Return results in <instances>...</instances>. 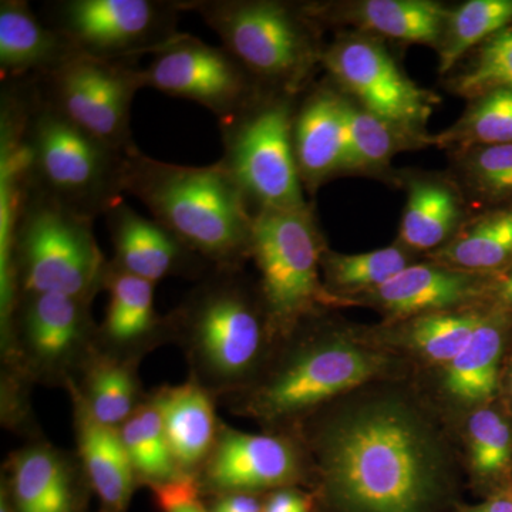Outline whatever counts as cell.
I'll use <instances>...</instances> for the list:
<instances>
[{"label":"cell","mask_w":512,"mask_h":512,"mask_svg":"<svg viewBox=\"0 0 512 512\" xmlns=\"http://www.w3.org/2000/svg\"><path fill=\"white\" fill-rule=\"evenodd\" d=\"M483 316L480 312L421 316L410 330V339L424 355L448 365L466 348Z\"/></svg>","instance_id":"obj_35"},{"label":"cell","mask_w":512,"mask_h":512,"mask_svg":"<svg viewBox=\"0 0 512 512\" xmlns=\"http://www.w3.org/2000/svg\"><path fill=\"white\" fill-rule=\"evenodd\" d=\"M90 302L62 293L20 295L13 319L19 318L22 339L30 355L47 366L72 356L92 332Z\"/></svg>","instance_id":"obj_17"},{"label":"cell","mask_w":512,"mask_h":512,"mask_svg":"<svg viewBox=\"0 0 512 512\" xmlns=\"http://www.w3.org/2000/svg\"><path fill=\"white\" fill-rule=\"evenodd\" d=\"M456 87L470 99L488 90H512V26L480 46L476 60L458 77Z\"/></svg>","instance_id":"obj_37"},{"label":"cell","mask_w":512,"mask_h":512,"mask_svg":"<svg viewBox=\"0 0 512 512\" xmlns=\"http://www.w3.org/2000/svg\"><path fill=\"white\" fill-rule=\"evenodd\" d=\"M292 94L265 90L220 123L218 161L238 185L252 217L264 210L308 207L293 146Z\"/></svg>","instance_id":"obj_6"},{"label":"cell","mask_w":512,"mask_h":512,"mask_svg":"<svg viewBox=\"0 0 512 512\" xmlns=\"http://www.w3.org/2000/svg\"><path fill=\"white\" fill-rule=\"evenodd\" d=\"M409 266V258L396 247L377 249L365 254H330L325 268L330 284L346 291L379 289Z\"/></svg>","instance_id":"obj_33"},{"label":"cell","mask_w":512,"mask_h":512,"mask_svg":"<svg viewBox=\"0 0 512 512\" xmlns=\"http://www.w3.org/2000/svg\"><path fill=\"white\" fill-rule=\"evenodd\" d=\"M467 187L488 210L512 207V143L466 151Z\"/></svg>","instance_id":"obj_34"},{"label":"cell","mask_w":512,"mask_h":512,"mask_svg":"<svg viewBox=\"0 0 512 512\" xmlns=\"http://www.w3.org/2000/svg\"><path fill=\"white\" fill-rule=\"evenodd\" d=\"M510 311L498 306L484 313L473 338L447 365L448 392L464 402H485L497 392L498 369Z\"/></svg>","instance_id":"obj_23"},{"label":"cell","mask_w":512,"mask_h":512,"mask_svg":"<svg viewBox=\"0 0 512 512\" xmlns=\"http://www.w3.org/2000/svg\"><path fill=\"white\" fill-rule=\"evenodd\" d=\"M15 511V507H13L12 498H10V494L6 493L5 490L2 491V500H0V512H13Z\"/></svg>","instance_id":"obj_43"},{"label":"cell","mask_w":512,"mask_h":512,"mask_svg":"<svg viewBox=\"0 0 512 512\" xmlns=\"http://www.w3.org/2000/svg\"><path fill=\"white\" fill-rule=\"evenodd\" d=\"M262 512H309V504L301 494L279 491L269 498Z\"/></svg>","instance_id":"obj_38"},{"label":"cell","mask_w":512,"mask_h":512,"mask_svg":"<svg viewBox=\"0 0 512 512\" xmlns=\"http://www.w3.org/2000/svg\"><path fill=\"white\" fill-rule=\"evenodd\" d=\"M10 498L16 512H74L70 468L52 448L20 451L10 463Z\"/></svg>","instance_id":"obj_22"},{"label":"cell","mask_w":512,"mask_h":512,"mask_svg":"<svg viewBox=\"0 0 512 512\" xmlns=\"http://www.w3.org/2000/svg\"><path fill=\"white\" fill-rule=\"evenodd\" d=\"M183 13L181 0H53L40 18L84 56L137 63L184 35Z\"/></svg>","instance_id":"obj_8"},{"label":"cell","mask_w":512,"mask_h":512,"mask_svg":"<svg viewBox=\"0 0 512 512\" xmlns=\"http://www.w3.org/2000/svg\"><path fill=\"white\" fill-rule=\"evenodd\" d=\"M471 464L480 476L503 473L512 456V431L504 417L481 409L468 421Z\"/></svg>","instance_id":"obj_36"},{"label":"cell","mask_w":512,"mask_h":512,"mask_svg":"<svg viewBox=\"0 0 512 512\" xmlns=\"http://www.w3.org/2000/svg\"><path fill=\"white\" fill-rule=\"evenodd\" d=\"M448 13L439 3L427 0H367L357 8L356 18L379 35L440 46Z\"/></svg>","instance_id":"obj_27"},{"label":"cell","mask_w":512,"mask_h":512,"mask_svg":"<svg viewBox=\"0 0 512 512\" xmlns=\"http://www.w3.org/2000/svg\"><path fill=\"white\" fill-rule=\"evenodd\" d=\"M345 160L343 170H372L387 164L399 144V131L375 114L343 100Z\"/></svg>","instance_id":"obj_32"},{"label":"cell","mask_w":512,"mask_h":512,"mask_svg":"<svg viewBox=\"0 0 512 512\" xmlns=\"http://www.w3.org/2000/svg\"><path fill=\"white\" fill-rule=\"evenodd\" d=\"M473 104L456 126L440 141L466 150L512 143V90L493 89L474 97Z\"/></svg>","instance_id":"obj_31"},{"label":"cell","mask_w":512,"mask_h":512,"mask_svg":"<svg viewBox=\"0 0 512 512\" xmlns=\"http://www.w3.org/2000/svg\"><path fill=\"white\" fill-rule=\"evenodd\" d=\"M164 512H207L204 507L200 504V501H188V503L178 504L170 510Z\"/></svg>","instance_id":"obj_42"},{"label":"cell","mask_w":512,"mask_h":512,"mask_svg":"<svg viewBox=\"0 0 512 512\" xmlns=\"http://www.w3.org/2000/svg\"><path fill=\"white\" fill-rule=\"evenodd\" d=\"M296 466L295 453L284 440L221 426L204 463V478L222 494H248L288 483Z\"/></svg>","instance_id":"obj_15"},{"label":"cell","mask_w":512,"mask_h":512,"mask_svg":"<svg viewBox=\"0 0 512 512\" xmlns=\"http://www.w3.org/2000/svg\"><path fill=\"white\" fill-rule=\"evenodd\" d=\"M119 430L137 477L157 485L184 476L171 453L156 403L138 407Z\"/></svg>","instance_id":"obj_29"},{"label":"cell","mask_w":512,"mask_h":512,"mask_svg":"<svg viewBox=\"0 0 512 512\" xmlns=\"http://www.w3.org/2000/svg\"><path fill=\"white\" fill-rule=\"evenodd\" d=\"M488 291L493 293L495 302L500 308L512 311V268L498 275L493 284L488 286Z\"/></svg>","instance_id":"obj_40"},{"label":"cell","mask_w":512,"mask_h":512,"mask_svg":"<svg viewBox=\"0 0 512 512\" xmlns=\"http://www.w3.org/2000/svg\"><path fill=\"white\" fill-rule=\"evenodd\" d=\"M72 394L77 444L87 477L104 512L126 511L137 476L120 430L94 419L76 387H72Z\"/></svg>","instance_id":"obj_19"},{"label":"cell","mask_w":512,"mask_h":512,"mask_svg":"<svg viewBox=\"0 0 512 512\" xmlns=\"http://www.w3.org/2000/svg\"><path fill=\"white\" fill-rule=\"evenodd\" d=\"M212 512H262V508L251 495L229 494L215 505Z\"/></svg>","instance_id":"obj_39"},{"label":"cell","mask_w":512,"mask_h":512,"mask_svg":"<svg viewBox=\"0 0 512 512\" xmlns=\"http://www.w3.org/2000/svg\"><path fill=\"white\" fill-rule=\"evenodd\" d=\"M343 100L330 89H318L308 94L296 109L293 146L303 187L309 190H315L330 175L343 170Z\"/></svg>","instance_id":"obj_18"},{"label":"cell","mask_w":512,"mask_h":512,"mask_svg":"<svg viewBox=\"0 0 512 512\" xmlns=\"http://www.w3.org/2000/svg\"><path fill=\"white\" fill-rule=\"evenodd\" d=\"M124 192L212 268L237 269L251 256L252 215L220 163L190 167L127 154Z\"/></svg>","instance_id":"obj_3"},{"label":"cell","mask_w":512,"mask_h":512,"mask_svg":"<svg viewBox=\"0 0 512 512\" xmlns=\"http://www.w3.org/2000/svg\"><path fill=\"white\" fill-rule=\"evenodd\" d=\"M512 26V0H470L448 13L439 72L447 73L468 50Z\"/></svg>","instance_id":"obj_28"},{"label":"cell","mask_w":512,"mask_h":512,"mask_svg":"<svg viewBox=\"0 0 512 512\" xmlns=\"http://www.w3.org/2000/svg\"><path fill=\"white\" fill-rule=\"evenodd\" d=\"M488 291L480 275L431 265H412L403 269L375 295L394 315L444 311L478 298Z\"/></svg>","instance_id":"obj_21"},{"label":"cell","mask_w":512,"mask_h":512,"mask_svg":"<svg viewBox=\"0 0 512 512\" xmlns=\"http://www.w3.org/2000/svg\"><path fill=\"white\" fill-rule=\"evenodd\" d=\"M382 357L342 340L302 350L256 394L252 407L266 419L302 412L365 383L382 367Z\"/></svg>","instance_id":"obj_13"},{"label":"cell","mask_w":512,"mask_h":512,"mask_svg":"<svg viewBox=\"0 0 512 512\" xmlns=\"http://www.w3.org/2000/svg\"><path fill=\"white\" fill-rule=\"evenodd\" d=\"M72 43L50 28L26 0L0 2L2 83L33 82L76 55Z\"/></svg>","instance_id":"obj_16"},{"label":"cell","mask_w":512,"mask_h":512,"mask_svg":"<svg viewBox=\"0 0 512 512\" xmlns=\"http://www.w3.org/2000/svg\"><path fill=\"white\" fill-rule=\"evenodd\" d=\"M320 463L349 512H423L440 490L441 461L423 421L399 403H375L326 430Z\"/></svg>","instance_id":"obj_1"},{"label":"cell","mask_w":512,"mask_h":512,"mask_svg":"<svg viewBox=\"0 0 512 512\" xmlns=\"http://www.w3.org/2000/svg\"><path fill=\"white\" fill-rule=\"evenodd\" d=\"M181 6L200 15L265 90L293 96L320 60L308 9L272 0H181Z\"/></svg>","instance_id":"obj_5"},{"label":"cell","mask_w":512,"mask_h":512,"mask_svg":"<svg viewBox=\"0 0 512 512\" xmlns=\"http://www.w3.org/2000/svg\"><path fill=\"white\" fill-rule=\"evenodd\" d=\"M104 218L116 252L113 264L127 274L156 285L168 276L197 275L204 266L212 268L173 232L154 218L138 214L126 201Z\"/></svg>","instance_id":"obj_14"},{"label":"cell","mask_w":512,"mask_h":512,"mask_svg":"<svg viewBox=\"0 0 512 512\" xmlns=\"http://www.w3.org/2000/svg\"><path fill=\"white\" fill-rule=\"evenodd\" d=\"M146 89L194 101L218 121L234 116L265 92L225 47L184 33L143 67Z\"/></svg>","instance_id":"obj_11"},{"label":"cell","mask_w":512,"mask_h":512,"mask_svg":"<svg viewBox=\"0 0 512 512\" xmlns=\"http://www.w3.org/2000/svg\"><path fill=\"white\" fill-rule=\"evenodd\" d=\"M93 224L20 187L12 232L16 299L30 293H62L92 301L104 289L110 265Z\"/></svg>","instance_id":"obj_4"},{"label":"cell","mask_w":512,"mask_h":512,"mask_svg":"<svg viewBox=\"0 0 512 512\" xmlns=\"http://www.w3.org/2000/svg\"><path fill=\"white\" fill-rule=\"evenodd\" d=\"M460 218V200L451 187L440 181L416 180L410 185L400 238L417 251L440 249L453 237Z\"/></svg>","instance_id":"obj_26"},{"label":"cell","mask_w":512,"mask_h":512,"mask_svg":"<svg viewBox=\"0 0 512 512\" xmlns=\"http://www.w3.org/2000/svg\"><path fill=\"white\" fill-rule=\"evenodd\" d=\"M251 256L261 274L265 311L274 322L289 325L322 299V244L309 207L255 214Z\"/></svg>","instance_id":"obj_9"},{"label":"cell","mask_w":512,"mask_h":512,"mask_svg":"<svg viewBox=\"0 0 512 512\" xmlns=\"http://www.w3.org/2000/svg\"><path fill=\"white\" fill-rule=\"evenodd\" d=\"M511 394H512V370H511Z\"/></svg>","instance_id":"obj_44"},{"label":"cell","mask_w":512,"mask_h":512,"mask_svg":"<svg viewBox=\"0 0 512 512\" xmlns=\"http://www.w3.org/2000/svg\"><path fill=\"white\" fill-rule=\"evenodd\" d=\"M434 258L470 274H504L512 268V207L478 215L437 249Z\"/></svg>","instance_id":"obj_24"},{"label":"cell","mask_w":512,"mask_h":512,"mask_svg":"<svg viewBox=\"0 0 512 512\" xmlns=\"http://www.w3.org/2000/svg\"><path fill=\"white\" fill-rule=\"evenodd\" d=\"M471 512H512V500L498 498V500L490 501Z\"/></svg>","instance_id":"obj_41"},{"label":"cell","mask_w":512,"mask_h":512,"mask_svg":"<svg viewBox=\"0 0 512 512\" xmlns=\"http://www.w3.org/2000/svg\"><path fill=\"white\" fill-rule=\"evenodd\" d=\"M104 289L109 292V306L101 332L113 345H136L170 326L168 319L164 322L154 308V284L121 271L113 261Z\"/></svg>","instance_id":"obj_25"},{"label":"cell","mask_w":512,"mask_h":512,"mask_svg":"<svg viewBox=\"0 0 512 512\" xmlns=\"http://www.w3.org/2000/svg\"><path fill=\"white\" fill-rule=\"evenodd\" d=\"M2 97L18 121L23 190L92 221L124 201L128 153L66 119L30 82L2 83Z\"/></svg>","instance_id":"obj_2"},{"label":"cell","mask_w":512,"mask_h":512,"mask_svg":"<svg viewBox=\"0 0 512 512\" xmlns=\"http://www.w3.org/2000/svg\"><path fill=\"white\" fill-rule=\"evenodd\" d=\"M320 62L363 109L400 134L417 133L429 120L436 99L414 84L379 43L365 37L338 40L320 53Z\"/></svg>","instance_id":"obj_12"},{"label":"cell","mask_w":512,"mask_h":512,"mask_svg":"<svg viewBox=\"0 0 512 512\" xmlns=\"http://www.w3.org/2000/svg\"><path fill=\"white\" fill-rule=\"evenodd\" d=\"M53 109L107 146L131 153L134 97L146 89L143 67L137 63L104 62L82 53L70 57L55 72L30 82Z\"/></svg>","instance_id":"obj_10"},{"label":"cell","mask_w":512,"mask_h":512,"mask_svg":"<svg viewBox=\"0 0 512 512\" xmlns=\"http://www.w3.org/2000/svg\"><path fill=\"white\" fill-rule=\"evenodd\" d=\"M80 394L94 419L116 429L138 409L136 377L120 360L97 359L87 375L86 393Z\"/></svg>","instance_id":"obj_30"},{"label":"cell","mask_w":512,"mask_h":512,"mask_svg":"<svg viewBox=\"0 0 512 512\" xmlns=\"http://www.w3.org/2000/svg\"><path fill=\"white\" fill-rule=\"evenodd\" d=\"M171 453L181 473L204 464L217 440V419L211 394L200 383L164 387L154 396Z\"/></svg>","instance_id":"obj_20"},{"label":"cell","mask_w":512,"mask_h":512,"mask_svg":"<svg viewBox=\"0 0 512 512\" xmlns=\"http://www.w3.org/2000/svg\"><path fill=\"white\" fill-rule=\"evenodd\" d=\"M212 383L247 375L262 345V320L237 269L211 268L168 319Z\"/></svg>","instance_id":"obj_7"}]
</instances>
